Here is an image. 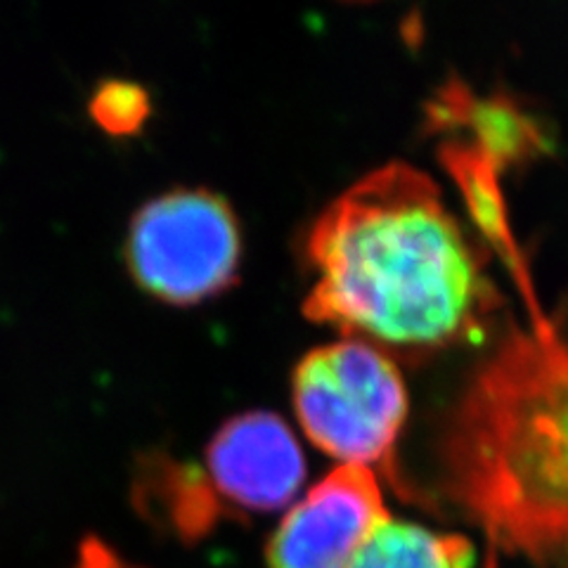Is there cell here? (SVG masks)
<instances>
[{"instance_id": "277c9868", "label": "cell", "mask_w": 568, "mask_h": 568, "mask_svg": "<svg viewBox=\"0 0 568 568\" xmlns=\"http://www.w3.org/2000/svg\"><path fill=\"white\" fill-rule=\"evenodd\" d=\"M126 254L142 290L166 304H200L237 277L240 223L219 194L173 190L135 213Z\"/></svg>"}, {"instance_id": "6da1fadb", "label": "cell", "mask_w": 568, "mask_h": 568, "mask_svg": "<svg viewBox=\"0 0 568 568\" xmlns=\"http://www.w3.org/2000/svg\"><path fill=\"white\" fill-rule=\"evenodd\" d=\"M306 258L304 313L394 361L481 344L505 311L486 248L405 162L369 171L320 213Z\"/></svg>"}, {"instance_id": "3957f363", "label": "cell", "mask_w": 568, "mask_h": 568, "mask_svg": "<svg viewBox=\"0 0 568 568\" xmlns=\"http://www.w3.org/2000/svg\"><path fill=\"white\" fill-rule=\"evenodd\" d=\"M292 394L296 417L320 450L384 474L407 497L396 467L407 390L394 358L355 339L320 346L298 363Z\"/></svg>"}, {"instance_id": "5b68a950", "label": "cell", "mask_w": 568, "mask_h": 568, "mask_svg": "<svg viewBox=\"0 0 568 568\" xmlns=\"http://www.w3.org/2000/svg\"><path fill=\"white\" fill-rule=\"evenodd\" d=\"M386 519L377 474L339 465L284 517L268 545V568H351Z\"/></svg>"}, {"instance_id": "52a82bcc", "label": "cell", "mask_w": 568, "mask_h": 568, "mask_svg": "<svg viewBox=\"0 0 568 568\" xmlns=\"http://www.w3.org/2000/svg\"><path fill=\"white\" fill-rule=\"evenodd\" d=\"M351 568H500L488 547L478 555L471 540L419 524L386 519L363 545Z\"/></svg>"}, {"instance_id": "7a4b0ae2", "label": "cell", "mask_w": 568, "mask_h": 568, "mask_svg": "<svg viewBox=\"0 0 568 568\" xmlns=\"http://www.w3.org/2000/svg\"><path fill=\"white\" fill-rule=\"evenodd\" d=\"M511 323L462 384L436 438L438 490L495 552L568 568V296Z\"/></svg>"}, {"instance_id": "8992f818", "label": "cell", "mask_w": 568, "mask_h": 568, "mask_svg": "<svg viewBox=\"0 0 568 568\" xmlns=\"http://www.w3.org/2000/svg\"><path fill=\"white\" fill-rule=\"evenodd\" d=\"M204 478L216 503L240 511L287 507L306 478V457L292 429L273 413L225 422L206 450Z\"/></svg>"}, {"instance_id": "ba28073f", "label": "cell", "mask_w": 568, "mask_h": 568, "mask_svg": "<svg viewBox=\"0 0 568 568\" xmlns=\"http://www.w3.org/2000/svg\"><path fill=\"white\" fill-rule=\"evenodd\" d=\"M142 490H148L171 524L190 538L204 532L221 511L204 471L178 462L150 459L148 469L142 471Z\"/></svg>"}, {"instance_id": "30bf717a", "label": "cell", "mask_w": 568, "mask_h": 568, "mask_svg": "<svg viewBox=\"0 0 568 568\" xmlns=\"http://www.w3.org/2000/svg\"><path fill=\"white\" fill-rule=\"evenodd\" d=\"M77 568H135V566L123 561L119 555H114L112 549L102 545L100 540L88 538L81 545Z\"/></svg>"}, {"instance_id": "9c48e42d", "label": "cell", "mask_w": 568, "mask_h": 568, "mask_svg": "<svg viewBox=\"0 0 568 568\" xmlns=\"http://www.w3.org/2000/svg\"><path fill=\"white\" fill-rule=\"evenodd\" d=\"M91 114L104 131L126 135L138 131L148 119L150 98L138 83L104 81L91 100Z\"/></svg>"}]
</instances>
